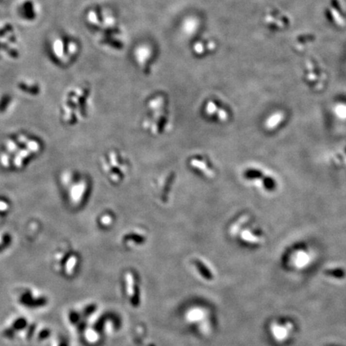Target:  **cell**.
<instances>
[{
  "label": "cell",
  "mask_w": 346,
  "mask_h": 346,
  "mask_svg": "<svg viewBox=\"0 0 346 346\" xmlns=\"http://www.w3.org/2000/svg\"><path fill=\"white\" fill-rule=\"evenodd\" d=\"M50 331L49 330H42L41 332H39V338L40 340L46 339L50 336Z\"/></svg>",
  "instance_id": "18"
},
{
  "label": "cell",
  "mask_w": 346,
  "mask_h": 346,
  "mask_svg": "<svg viewBox=\"0 0 346 346\" xmlns=\"http://www.w3.org/2000/svg\"><path fill=\"white\" fill-rule=\"evenodd\" d=\"M60 346H67V345L66 342H62V343H60Z\"/></svg>",
  "instance_id": "21"
},
{
  "label": "cell",
  "mask_w": 346,
  "mask_h": 346,
  "mask_svg": "<svg viewBox=\"0 0 346 346\" xmlns=\"http://www.w3.org/2000/svg\"><path fill=\"white\" fill-rule=\"evenodd\" d=\"M263 183H264V187L266 189L268 190H273L275 189L276 183L275 181L272 178V177H263Z\"/></svg>",
  "instance_id": "17"
},
{
  "label": "cell",
  "mask_w": 346,
  "mask_h": 346,
  "mask_svg": "<svg viewBox=\"0 0 346 346\" xmlns=\"http://www.w3.org/2000/svg\"><path fill=\"white\" fill-rule=\"evenodd\" d=\"M61 181L67 191L66 195L70 204L74 207L82 205L89 193L90 183L87 177L75 172H65L61 177Z\"/></svg>",
  "instance_id": "4"
},
{
  "label": "cell",
  "mask_w": 346,
  "mask_h": 346,
  "mask_svg": "<svg viewBox=\"0 0 346 346\" xmlns=\"http://www.w3.org/2000/svg\"><path fill=\"white\" fill-rule=\"evenodd\" d=\"M28 325V320L27 319L24 318V317H19V318H17L14 321V323L12 324V328L15 331H21V330H23L24 329L27 328Z\"/></svg>",
  "instance_id": "14"
},
{
  "label": "cell",
  "mask_w": 346,
  "mask_h": 346,
  "mask_svg": "<svg viewBox=\"0 0 346 346\" xmlns=\"http://www.w3.org/2000/svg\"></svg>",
  "instance_id": "23"
},
{
  "label": "cell",
  "mask_w": 346,
  "mask_h": 346,
  "mask_svg": "<svg viewBox=\"0 0 346 346\" xmlns=\"http://www.w3.org/2000/svg\"><path fill=\"white\" fill-rule=\"evenodd\" d=\"M15 14L24 24H33L40 14L39 3L35 0H18L15 8Z\"/></svg>",
  "instance_id": "5"
},
{
  "label": "cell",
  "mask_w": 346,
  "mask_h": 346,
  "mask_svg": "<svg viewBox=\"0 0 346 346\" xmlns=\"http://www.w3.org/2000/svg\"><path fill=\"white\" fill-rule=\"evenodd\" d=\"M100 167L106 178L114 185L124 183L129 177V161L126 156L116 149L108 151L101 157Z\"/></svg>",
  "instance_id": "1"
},
{
  "label": "cell",
  "mask_w": 346,
  "mask_h": 346,
  "mask_svg": "<svg viewBox=\"0 0 346 346\" xmlns=\"http://www.w3.org/2000/svg\"><path fill=\"white\" fill-rule=\"evenodd\" d=\"M4 335L8 338H12L15 336V330L12 328L7 329V330H5Z\"/></svg>",
  "instance_id": "20"
},
{
  "label": "cell",
  "mask_w": 346,
  "mask_h": 346,
  "mask_svg": "<svg viewBox=\"0 0 346 346\" xmlns=\"http://www.w3.org/2000/svg\"><path fill=\"white\" fill-rule=\"evenodd\" d=\"M16 87L18 91L24 94L35 96L39 94L40 91L39 84L31 79H20L16 82Z\"/></svg>",
  "instance_id": "7"
},
{
  "label": "cell",
  "mask_w": 346,
  "mask_h": 346,
  "mask_svg": "<svg viewBox=\"0 0 346 346\" xmlns=\"http://www.w3.org/2000/svg\"><path fill=\"white\" fill-rule=\"evenodd\" d=\"M242 236H243L244 239H246V240H248V241H257V238H255L254 236H252V234H250L248 231H245V232L242 234Z\"/></svg>",
  "instance_id": "19"
},
{
  "label": "cell",
  "mask_w": 346,
  "mask_h": 346,
  "mask_svg": "<svg viewBox=\"0 0 346 346\" xmlns=\"http://www.w3.org/2000/svg\"><path fill=\"white\" fill-rule=\"evenodd\" d=\"M195 265L198 268V272L199 274L207 280H212L214 279V274L211 273V271L209 270V268L205 264L199 261V260H196Z\"/></svg>",
  "instance_id": "11"
},
{
  "label": "cell",
  "mask_w": 346,
  "mask_h": 346,
  "mask_svg": "<svg viewBox=\"0 0 346 346\" xmlns=\"http://www.w3.org/2000/svg\"><path fill=\"white\" fill-rule=\"evenodd\" d=\"M115 220V218L110 213H106L101 215L99 219V225L103 227H109L113 225Z\"/></svg>",
  "instance_id": "12"
},
{
  "label": "cell",
  "mask_w": 346,
  "mask_h": 346,
  "mask_svg": "<svg viewBox=\"0 0 346 346\" xmlns=\"http://www.w3.org/2000/svg\"><path fill=\"white\" fill-rule=\"evenodd\" d=\"M326 274L331 278H338V279H343L346 278V271L342 268H332L326 271Z\"/></svg>",
  "instance_id": "13"
},
{
  "label": "cell",
  "mask_w": 346,
  "mask_h": 346,
  "mask_svg": "<svg viewBox=\"0 0 346 346\" xmlns=\"http://www.w3.org/2000/svg\"><path fill=\"white\" fill-rule=\"evenodd\" d=\"M165 99L162 97L150 101L148 103L150 114L143 120L142 126L152 135H160L167 132L171 122L169 114L165 108Z\"/></svg>",
  "instance_id": "2"
},
{
  "label": "cell",
  "mask_w": 346,
  "mask_h": 346,
  "mask_svg": "<svg viewBox=\"0 0 346 346\" xmlns=\"http://www.w3.org/2000/svg\"><path fill=\"white\" fill-rule=\"evenodd\" d=\"M189 165L193 169L197 170L198 172H201L205 177L211 178L214 177V172L213 170L209 168L206 162L199 158H192L189 161Z\"/></svg>",
  "instance_id": "9"
},
{
  "label": "cell",
  "mask_w": 346,
  "mask_h": 346,
  "mask_svg": "<svg viewBox=\"0 0 346 346\" xmlns=\"http://www.w3.org/2000/svg\"><path fill=\"white\" fill-rule=\"evenodd\" d=\"M174 182L175 173L173 172L165 173L158 180L156 186V198L160 204L168 203Z\"/></svg>",
  "instance_id": "6"
},
{
  "label": "cell",
  "mask_w": 346,
  "mask_h": 346,
  "mask_svg": "<svg viewBox=\"0 0 346 346\" xmlns=\"http://www.w3.org/2000/svg\"><path fill=\"white\" fill-rule=\"evenodd\" d=\"M20 303L22 305H24L26 307L29 309H37V308L43 307L44 305H47L48 300L46 297H41L39 298L33 297V294H31L30 292H25L24 294L21 296Z\"/></svg>",
  "instance_id": "8"
},
{
  "label": "cell",
  "mask_w": 346,
  "mask_h": 346,
  "mask_svg": "<svg viewBox=\"0 0 346 346\" xmlns=\"http://www.w3.org/2000/svg\"><path fill=\"white\" fill-rule=\"evenodd\" d=\"M245 177L247 179H259L264 177V175L259 170L248 169L245 172Z\"/></svg>",
  "instance_id": "16"
},
{
  "label": "cell",
  "mask_w": 346,
  "mask_h": 346,
  "mask_svg": "<svg viewBox=\"0 0 346 346\" xmlns=\"http://www.w3.org/2000/svg\"><path fill=\"white\" fill-rule=\"evenodd\" d=\"M20 56V39L16 28L10 22H3L0 24V62H15Z\"/></svg>",
  "instance_id": "3"
},
{
  "label": "cell",
  "mask_w": 346,
  "mask_h": 346,
  "mask_svg": "<svg viewBox=\"0 0 346 346\" xmlns=\"http://www.w3.org/2000/svg\"><path fill=\"white\" fill-rule=\"evenodd\" d=\"M4 1H7V0H4Z\"/></svg>",
  "instance_id": "22"
},
{
  "label": "cell",
  "mask_w": 346,
  "mask_h": 346,
  "mask_svg": "<svg viewBox=\"0 0 346 346\" xmlns=\"http://www.w3.org/2000/svg\"><path fill=\"white\" fill-rule=\"evenodd\" d=\"M282 119H283V115H281V114L274 115L273 116L271 117L270 119H268L266 126L268 129H273V128H275V127L278 126V124H280Z\"/></svg>",
  "instance_id": "15"
},
{
  "label": "cell",
  "mask_w": 346,
  "mask_h": 346,
  "mask_svg": "<svg viewBox=\"0 0 346 346\" xmlns=\"http://www.w3.org/2000/svg\"><path fill=\"white\" fill-rule=\"evenodd\" d=\"M124 241L125 243L132 242L135 245H141L146 241V236L143 233L142 230H131L124 236Z\"/></svg>",
  "instance_id": "10"
}]
</instances>
